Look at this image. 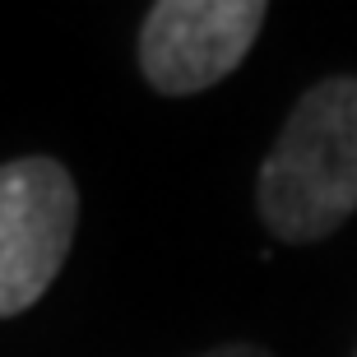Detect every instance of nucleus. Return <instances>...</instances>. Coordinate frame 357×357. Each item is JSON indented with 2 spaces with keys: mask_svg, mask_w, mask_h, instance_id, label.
Returning <instances> with one entry per match:
<instances>
[{
  "mask_svg": "<svg viewBox=\"0 0 357 357\" xmlns=\"http://www.w3.org/2000/svg\"><path fill=\"white\" fill-rule=\"evenodd\" d=\"M278 241H325L357 213V79H320L288 112L255 185Z\"/></svg>",
  "mask_w": 357,
  "mask_h": 357,
  "instance_id": "1",
  "label": "nucleus"
},
{
  "mask_svg": "<svg viewBox=\"0 0 357 357\" xmlns=\"http://www.w3.org/2000/svg\"><path fill=\"white\" fill-rule=\"evenodd\" d=\"M79 227V190L56 158L0 162V320L24 316L61 274Z\"/></svg>",
  "mask_w": 357,
  "mask_h": 357,
  "instance_id": "2",
  "label": "nucleus"
},
{
  "mask_svg": "<svg viewBox=\"0 0 357 357\" xmlns=\"http://www.w3.org/2000/svg\"><path fill=\"white\" fill-rule=\"evenodd\" d=\"M265 14L260 0H158L139 24V70L167 98L204 93L246 61Z\"/></svg>",
  "mask_w": 357,
  "mask_h": 357,
  "instance_id": "3",
  "label": "nucleus"
},
{
  "mask_svg": "<svg viewBox=\"0 0 357 357\" xmlns=\"http://www.w3.org/2000/svg\"><path fill=\"white\" fill-rule=\"evenodd\" d=\"M204 357H269L265 348H255V344H227V348H213V353Z\"/></svg>",
  "mask_w": 357,
  "mask_h": 357,
  "instance_id": "4",
  "label": "nucleus"
}]
</instances>
